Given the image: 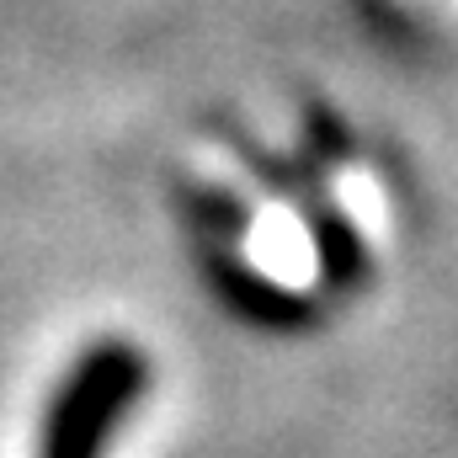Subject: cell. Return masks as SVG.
Returning a JSON list of instances; mask_svg holds the SVG:
<instances>
[{"instance_id":"cell-1","label":"cell","mask_w":458,"mask_h":458,"mask_svg":"<svg viewBox=\"0 0 458 458\" xmlns=\"http://www.w3.org/2000/svg\"><path fill=\"white\" fill-rule=\"evenodd\" d=\"M149 368L133 346L102 342L91 346L70 378L59 384L48 421H43V454L38 458H107V443L133 411Z\"/></svg>"}]
</instances>
